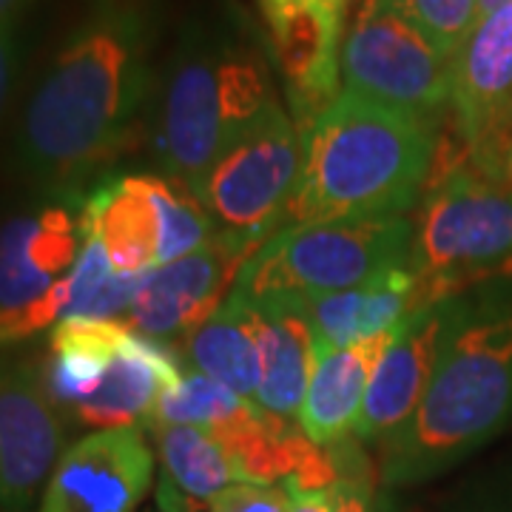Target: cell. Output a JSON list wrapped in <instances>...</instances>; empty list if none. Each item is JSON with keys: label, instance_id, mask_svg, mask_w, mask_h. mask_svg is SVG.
<instances>
[{"label": "cell", "instance_id": "obj_34", "mask_svg": "<svg viewBox=\"0 0 512 512\" xmlns=\"http://www.w3.org/2000/svg\"><path fill=\"white\" fill-rule=\"evenodd\" d=\"M29 3L32 0H0V23H20V15Z\"/></svg>", "mask_w": 512, "mask_h": 512}, {"label": "cell", "instance_id": "obj_3", "mask_svg": "<svg viewBox=\"0 0 512 512\" xmlns=\"http://www.w3.org/2000/svg\"><path fill=\"white\" fill-rule=\"evenodd\" d=\"M512 424V274L461 293L458 322L413 419L382 447L387 484H413L473 456Z\"/></svg>", "mask_w": 512, "mask_h": 512}, {"label": "cell", "instance_id": "obj_16", "mask_svg": "<svg viewBox=\"0 0 512 512\" xmlns=\"http://www.w3.org/2000/svg\"><path fill=\"white\" fill-rule=\"evenodd\" d=\"M421 305L419 279L410 265L384 271L359 288L330 293L302 305L308 316L316 353L350 348L373 336L402 328Z\"/></svg>", "mask_w": 512, "mask_h": 512}, {"label": "cell", "instance_id": "obj_21", "mask_svg": "<svg viewBox=\"0 0 512 512\" xmlns=\"http://www.w3.org/2000/svg\"><path fill=\"white\" fill-rule=\"evenodd\" d=\"M131 336L120 319H60L52 330V362L43 376V390L52 402H86L100 387L114 356Z\"/></svg>", "mask_w": 512, "mask_h": 512}, {"label": "cell", "instance_id": "obj_35", "mask_svg": "<svg viewBox=\"0 0 512 512\" xmlns=\"http://www.w3.org/2000/svg\"><path fill=\"white\" fill-rule=\"evenodd\" d=\"M504 6H512V0H478V20H484L487 15H493Z\"/></svg>", "mask_w": 512, "mask_h": 512}, {"label": "cell", "instance_id": "obj_17", "mask_svg": "<svg viewBox=\"0 0 512 512\" xmlns=\"http://www.w3.org/2000/svg\"><path fill=\"white\" fill-rule=\"evenodd\" d=\"M80 234L97 237L117 274L160 268V217L151 197V174L111 177L83 202Z\"/></svg>", "mask_w": 512, "mask_h": 512}, {"label": "cell", "instance_id": "obj_5", "mask_svg": "<svg viewBox=\"0 0 512 512\" xmlns=\"http://www.w3.org/2000/svg\"><path fill=\"white\" fill-rule=\"evenodd\" d=\"M410 228L421 305L512 274V185L473 163L447 117Z\"/></svg>", "mask_w": 512, "mask_h": 512}, {"label": "cell", "instance_id": "obj_1", "mask_svg": "<svg viewBox=\"0 0 512 512\" xmlns=\"http://www.w3.org/2000/svg\"><path fill=\"white\" fill-rule=\"evenodd\" d=\"M157 0H92L26 103L23 168L49 188H77L134 134L154 86Z\"/></svg>", "mask_w": 512, "mask_h": 512}, {"label": "cell", "instance_id": "obj_14", "mask_svg": "<svg viewBox=\"0 0 512 512\" xmlns=\"http://www.w3.org/2000/svg\"><path fill=\"white\" fill-rule=\"evenodd\" d=\"M274 69L285 86L299 134L342 94L345 18L322 12H293L262 20Z\"/></svg>", "mask_w": 512, "mask_h": 512}, {"label": "cell", "instance_id": "obj_23", "mask_svg": "<svg viewBox=\"0 0 512 512\" xmlns=\"http://www.w3.org/2000/svg\"><path fill=\"white\" fill-rule=\"evenodd\" d=\"M151 433L160 450L163 476L171 478L185 495L197 501H211L237 481L231 458L208 430L191 424H163L151 421Z\"/></svg>", "mask_w": 512, "mask_h": 512}, {"label": "cell", "instance_id": "obj_28", "mask_svg": "<svg viewBox=\"0 0 512 512\" xmlns=\"http://www.w3.org/2000/svg\"><path fill=\"white\" fill-rule=\"evenodd\" d=\"M208 512H291V493L276 484H231L208 501Z\"/></svg>", "mask_w": 512, "mask_h": 512}, {"label": "cell", "instance_id": "obj_10", "mask_svg": "<svg viewBox=\"0 0 512 512\" xmlns=\"http://www.w3.org/2000/svg\"><path fill=\"white\" fill-rule=\"evenodd\" d=\"M259 248L256 239L217 231L194 254L148 271L128 311V325L157 342L185 339L231 299L245 262Z\"/></svg>", "mask_w": 512, "mask_h": 512}, {"label": "cell", "instance_id": "obj_22", "mask_svg": "<svg viewBox=\"0 0 512 512\" xmlns=\"http://www.w3.org/2000/svg\"><path fill=\"white\" fill-rule=\"evenodd\" d=\"M185 356L202 376L251 399L259 390V311L231 296L205 325L183 339Z\"/></svg>", "mask_w": 512, "mask_h": 512}, {"label": "cell", "instance_id": "obj_24", "mask_svg": "<svg viewBox=\"0 0 512 512\" xmlns=\"http://www.w3.org/2000/svg\"><path fill=\"white\" fill-rule=\"evenodd\" d=\"M251 399L237 396L234 390H228L225 384L214 382L208 376H202L200 370L188 367L183 382L174 390H168L160 396V402L154 407L151 421H163V424H191L211 430L231 416H237L239 410H245ZM148 421V424H151Z\"/></svg>", "mask_w": 512, "mask_h": 512}, {"label": "cell", "instance_id": "obj_4", "mask_svg": "<svg viewBox=\"0 0 512 512\" xmlns=\"http://www.w3.org/2000/svg\"><path fill=\"white\" fill-rule=\"evenodd\" d=\"M441 123L342 92L299 134L302 174L279 231L410 217L433 168Z\"/></svg>", "mask_w": 512, "mask_h": 512}, {"label": "cell", "instance_id": "obj_7", "mask_svg": "<svg viewBox=\"0 0 512 512\" xmlns=\"http://www.w3.org/2000/svg\"><path fill=\"white\" fill-rule=\"evenodd\" d=\"M453 60L404 12L402 0H359L342 43V92L441 123Z\"/></svg>", "mask_w": 512, "mask_h": 512}, {"label": "cell", "instance_id": "obj_9", "mask_svg": "<svg viewBox=\"0 0 512 512\" xmlns=\"http://www.w3.org/2000/svg\"><path fill=\"white\" fill-rule=\"evenodd\" d=\"M470 157L495 180H504L512 148V6L478 20L453 57L450 111Z\"/></svg>", "mask_w": 512, "mask_h": 512}, {"label": "cell", "instance_id": "obj_20", "mask_svg": "<svg viewBox=\"0 0 512 512\" xmlns=\"http://www.w3.org/2000/svg\"><path fill=\"white\" fill-rule=\"evenodd\" d=\"M259 359L262 379L256 404L274 416L296 419L316 365V342L302 308L259 311Z\"/></svg>", "mask_w": 512, "mask_h": 512}, {"label": "cell", "instance_id": "obj_26", "mask_svg": "<svg viewBox=\"0 0 512 512\" xmlns=\"http://www.w3.org/2000/svg\"><path fill=\"white\" fill-rule=\"evenodd\" d=\"M69 302H72V282H69V276H63L60 282L52 285V291L43 293L32 305L12 308V311L0 308V345L20 342V339L37 333V330L49 328L52 322L66 316Z\"/></svg>", "mask_w": 512, "mask_h": 512}, {"label": "cell", "instance_id": "obj_19", "mask_svg": "<svg viewBox=\"0 0 512 512\" xmlns=\"http://www.w3.org/2000/svg\"><path fill=\"white\" fill-rule=\"evenodd\" d=\"M393 333L373 336V339L350 345V348L316 353L311 387H308V396H305L302 413H299L302 433L313 444L333 447V444L353 436L370 379L382 362L387 345L393 342Z\"/></svg>", "mask_w": 512, "mask_h": 512}, {"label": "cell", "instance_id": "obj_27", "mask_svg": "<svg viewBox=\"0 0 512 512\" xmlns=\"http://www.w3.org/2000/svg\"><path fill=\"white\" fill-rule=\"evenodd\" d=\"M333 456L339 464V481L333 493V512H373V493L367 478V456L362 453V441L348 436L333 444Z\"/></svg>", "mask_w": 512, "mask_h": 512}, {"label": "cell", "instance_id": "obj_31", "mask_svg": "<svg viewBox=\"0 0 512 512\" xmlns=\"http://www.w3.org/2000/svg\"><path fill=\"white\" fill-rule=\"evenodd\" d=\"M157 507H160V512H205L202 501L185 495L171 478L165 476L157 484Z\"/></svg>", "mask_w": 512, "mask_h": 512}, {"label": "cell", "instance_id": "obj_2", "mask_svg": "<svg viewBox=\"0 0 512 512\" xmlns=\"http://www.w3.org/2000/svg\"><path fill=\"white\" fill-rule=\"evenodd\" d=\"M274 60L237 0H211L165 57L151 146L165 177L194 194L225 146L276 103Z\"/></svg>", "mask_w": 512, "mask_h": 512}, {"label": "cell", "instance_id": "obj_12", "mask_svg": "<svg viewBox=\"0 0 512 512\" xmlns=\"http://www.w3.org/2000/svg\"><path fill=\"white\" fill-rule=\"evenodd\" d=\"M154 456L137 427L94 430L57 458L37 512H137Z\"/></svg>", "mask_w": 512, "mask_h": 512}, {"label": "cell", "instance_id": "obj_15", "mask_svg": "<svg viewBox=\"0 0 512 512\" xmlns=\"http://www.w3.org/2000/svg\"><path fill=\"white\" fill-rule=\"evenodd\" d=\"M80 245V225L60 205L6 222L0 228V308H23L52 291L72 274Z\"/></svg>", "mask_w": 512, "mask_h": 512}, {"label": "cell", "instance_id": "obj_6", "mask_svg": "<svg viewBox=\"0 0 512 512\" xmlns=\"http://www.w3.org/2000/svg\"><path fill=\"white\" fill-rule=\"evenodd\" d=\"M410 237V217L285 228L245 262L231 296L259 311L302 308L410 265Z\"/></svg>", "mask_w": 512, "mask_h": 512}, {"label": "cell", "instance_id": "obj_29", "mask_svg": "<svg viewBox=\"0 0 512 512\" xmlns=\"http://www.w3.org/2000/svg\"><path fill=\"white\" fill-rule=\"evenodd\" d=\"M350 6H353V0H256L262 20L293 15V12H322V15L348 18Z\"/></svg>", "mask_w": 512, "mask_h": 512}, {"label": "cell", "instance_id": "obj_32", "mask_svg": "<svg viewBox=\"0 0 512 512\" xmlns=\"http://www.w3.org/2000/svg\"><path fill=\"white\" fill-rule=\"evenodd\" d=\"M484 512H512V467L490 484V493L484 498Z\"/></svg>", "mask_w": 512, "mask_h": 512}, {"label": "cell", "instance_id": "obj_13", "mask_svg": "<svg viewBox=\"0 0 512 512\" xmlns=\"http://www.w3.org/2000/svg\"><path fill=\"white\" fill-rule=\"evenodd\" d=\"M63 427L26 367L0 365V510L26 512L55 470Z\"/></svg>", "mask_w": 512, "mask_h": 512}, {"label": "cell", "instance_id": "obj_8", "mask_svg": "<svg viewBox=\"0 0 512 512\" xmlns=\"http://www.w3.org/2000/svg\"><path fill=\"white\" fill-rule=\"evenodd\" d=\"M299 174L302 137L291 111L276 100L225 146L197 188V197L220 234L265 245L282 225Z\"/></svg>", "mask_w": 512, "mask_h": 512}, {"label": "cell", "instance_id": "obj_33", "mask_svg": "<svg viewBox=\"0 0 512 512\" xmlns=\"http://www.w3.org/2000/svg\"><path fill=\"white\" fill-rule=\"evenodd\" d=\"M291 512H333V493H291Z\"/></svg>", "mask_w": 512, "mask_h": 512}, {"label": "cell", "instance_id": "obj_18", "mask_svg": "<svg viewBox=\"0 0 512 512\" xmlns=\"http://www.w3.org/2000/svg\"><path fill=\"white\" fill-rule=\"evenodd\" d=\"M183 367L171 348L131 330L123 350L114 356L100 387L74 407L77 419L97 430L134 427L154 416L160 396L183 382Z\"/></svg>", "mask_w": 512, "mask_h": 512}, {"label": "cell", "instance_id": "obj_30", "mask_svg": "<svg viewBox=\"0 0 512 512\" xmlns=\"http://www.w3.org/2000/svg\"><path fill=\"white\" fill-rule=\"evenodd\" d=\"M18 60V23H0V114L6 109L9 94H12V86H15Z\"/></svg>", "mask_w": 512, "mask_h": 512}, {"label": "cell", "instance_id": "obj_11", "mask_svg": "<svg viewBox=\"0 0 512 512\" xmlns=\"http://www.w3.org/2000/svg\"><path fill=\"white\" fill-rule=\"evenodd\" d=\"M458 308L461 293L424 305L393 333V342L387 345L370 379L362 413L353 427V439L362 444H382L413 419L436 376L447 339L456 328Z\"/></svg>", "mask_w": 512, "mask_h": 512}, {"label": "cell", "instance_id": "obj_25", "mask_svg": "<svg viewBox=\"0 0 512 512\" xmlns=\"http://www.w3.org/2000/svg\"><path fill=\"white\" fill-rule=\"evenodd\" d=\"M402 6L450 60L478 26V0H402Z\"/></svg>", "mask_w": 512, "mask_h": 512}, {"label": "cell", "instance_id": "obj_36", "mask_svg": "<svg viewBox=\"0 0 512 512\" xmlns=\"http://www.w3.org/2000/svg\"><path fill=\"white\" fill-rule=\"evenodd\" d=\"M504 177H507V183L512 185V148H510V154H507V165H504Z\"/></svg>", "mask_w": 512, "mask_h": 512}]
</instances>
